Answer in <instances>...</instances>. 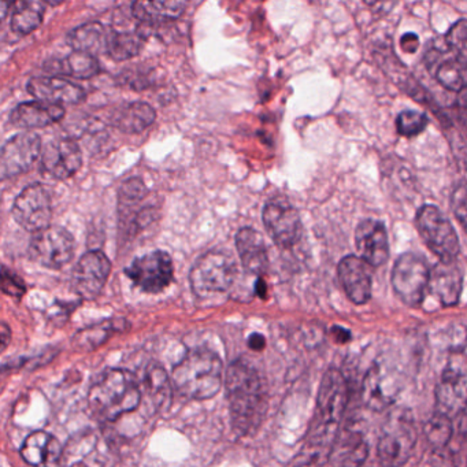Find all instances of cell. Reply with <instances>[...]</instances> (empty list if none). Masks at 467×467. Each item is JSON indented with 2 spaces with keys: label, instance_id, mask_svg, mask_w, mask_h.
I'll return each instance as SVG.
<instances>
[{
  "label": "cell",
  "instance_id": "ffe728a7",
  "mask_svg": "<svg viewBox=\"0 0 467 467\" xmlns=\"http://www.w3.org/2000/svg\"><path fill=\"white\" fill-rule=\"evenodd\" d=\"M370 265L360 256L348 255L338 264V280L355 305H365L371 296Z\"/></svg>",
  "mask_w": 467,
  "mask_h": 467
},
{
  "label": "cell",
  "instance_id": "d6a6232c",
  "mask_svg": "<svg viewBox=\"0 0 467 467\" xmlns=\"http://www.w3.org/2000/svg\"><path fill=\"white\" fill-rule=\"evenodd\" d=\"M423 433H425L426 441L433 450H442L452 437V420L447 415L436 411L423 426Z\"/></svg>",
  "mask_w": 467,
  "mask_h": 467
},
{
  "label": "cell",
  "instance_id": "74e56055",
  "mask_svg": "<svg viewBox=\"0 0 467 467\" xmlns=\"http://www.w3.org/2000/svg\"><path fill=\"white\" fill-rule=\"evenodd\" d=\"M147 193H149V190H147L146 184L138 177L128 180L119 188V199L128 203L141 201L146 198Z\"/></svg>",
  "mask_w": 467,
  "mask_h": 467
},
{
  "label": "cell",
  "instance_id": "3957f363",
  "mask_svg": "<svg viewBox=\"0 0 467 467\" xmlns=\"http://www.w3.org/2000/svg\"><path fill=\"white\" fill-rule=\"evenodd\" d=\"M177 392L192 400H206L217 395L223 384V362L210 349L188 352L173 370Z\"/></svg>",
  "mask_w": 467,
  "mask_h": 467
},
{
  "label": "cell",
  "instance_id": "7c38bea8",
  "mask_svg": "<svg viewBox=\"0 0 467 467\" xmlns=\"http://www.w3.org/2000/svg\"><path fill=\"white\" fill-rule=\"evenodd\" d=\"M348 401V385L343 373L337 368H329L325 373L317 399V423L338 428Z\"/></svg>",
  "mask_w": 467,
  "mask_h": 467
},
{
  "label": "cell",
  "instance_id": "d4e9b609",
  "mask_svg": "<svg viewBox=\"0 0 467 467\" xmlns=\"http://www.w3.org/2000/svg\"><path fill=\"white\" fill-rule=\"evenodd\" d=\"M64 116L65 110L62 106L35 100L18 105L10 114V122L23 130H37L59 121Z\"/></svg>",
  "mask_w": 467,
  "mask_h": 467
},
{
  "label": "cell",
  "instance_id": "2e32d148",
  "mask_svg": "<svg viewBox=\"0 0 467 467\" xmlns=\"http://www.w3.org/2000/svg\"><path fill=\"white\" fill-rule=\"evenodd\" d=\"M42 171L56 180H67L78 173L83 163L80 147L72 139H56L42 151Z\"/></svg>",
  "mask_w": 467,
  "mask_h": 467
},
{
  "label": "cell",
  "instance_id": "30bf717a",
  "mask_svg": "<svg viewBox=\"0 0 467 467\" xmlns=\"http://www.w3.org/2000/svg\"><path fill=\"white\" fill-rule=\"evenodd\" d=\"M125 273L141 291L158 294L173 281V261L165 251H152L136 258Z\"/></svg>",
  "mask_w": 467,
  "mask_h": 467
},
{
  "label": "cell",
  "instance_id": "bcb514c9",
  "mask_svg": "<svg viewBox=\"0 0 467 467\" xmlns=\"http://www.w3.org/2000/svg\"><path fill=\"white\" fill-rule=\"evenodd\" d=\"M73 467H87V466H84L83 463H76L75 466Z\"/></svg>",
  "mask_w": 467,
  "mask_h": 467
},
{
  "label": "cell",
  "instance_id": "ba28073f",
  "mask_svg": "<svg viewBox=\"0 0 467 467\" xmlns=\"http://www.w3.org/2000/svg\"><path fill=\"white\" fill-rule=\"evenodd\" d=\"M16 223L32 234L50 228L53 218V202L50 192L42 184L28 185L21 191L13 204Z\"/></svg>",
  "mask_w": 467,
  "mask_h": 467
},
{
  "label": "cell",
  "instance_id": "9c48e42d",
  "mask_svg": "<svg viewBox=\"0 0 467 467\" xmlns=\"http://www.w3.org/2000/svg\"><path fill=\"white\" fill-rule=\"evenodd\" d=\"M75 239L62 226H50L32 237L29 255L48 269H61L75 255Z\"/></svg>",
  "mask_w": 467,
  "mask_h": 467
},
{
  "label": "cell",
  "instance_id": "ab89813d",
  "mask_svg": "<svg viewBox=\"0 0 467 467\" xmlns=\"http://www.w3.org/2000/svg\"><path fill=\"white\" fill-rule=\"evenodd\" d=\"M452 209L453 214L458 218L459 223H462L467 231V184L462 182L453 191L452 195Z\"/></svg>",
  "mask_w": 467,
  "mask_h": 467
},
{
  "label": "cell",
  "instance_id": "4fadbf2b",
  "mask_svg": "<svg viewBox=\"0 0 467 467\" xmlns=\"http://www.w3.org/2000/svg\"><path fill=\"white\" fill-rule=\"evenodd\" d=\"M42 151V140L36 133L23 132L10 138L0 154L2 179H10L28 171Z\"/></svg>",
  "mask_w": 467,
  "mask_h": 467
},
{
  "label": "cell",
  "instance_id": "d6986e66",
  "mask_svg": "<svg viewBox=\"0 0 467 467\" xmlns=\"http://www.w3.org/2000/svg\"><path fill=\"white\" fill-rule=\"evenodd\" d=\"M436 411L452 418L467 407V374L455 368L442 371L436 387Z\"/></svg>",
  "mask_w": 467,
  "mask_h": 467
},
{
  "label": "cell",
  "instance_id": "6da1fadb",
  "mask_svg": "<svg viewBox=\"0 0 467 467\" xmlns=\"http://www.w3.org/2000/svg\"><path fill=\"white\" fill-rule=\"evenodd\" d=\"M226 395L234 431L240 436L256 431L266 411V395L258 371L243 360L232 363L226 371Z\"/></svg>",
  "mask_w": 467,
  "mask_h": 467
},
{
  "label": "cell",
  "instance_id": "f546056e",
  "mask_svg": "<svg viewBox=\"0 0 467 467\" xmlns=\"http://www.w3.org/2000/svg\"><path fill=\"white\" fill-rule=\"evenodd\" d=\"M45 17V5L36 0H20L13 4L10 28L18 35H29L39 28Z\"/></svg>",
  "mask_w": 467,
  "mask_h": 467
},
{
  "label": "cell",
  "instance_id": "9a60e30c",
  "mask_svg": "<svg viewBox=\"0 0 467 467\" xmlns=\"http://www.w3.org/2000/svg\"><path fill=\"white\" fill-rule=\"evenodd\" d=\"M111 264L102 251H88L73 270V288L83 299H95L110 275Z\"/></svg>",
  "mask_w": 467,
  "mask_h": 467
},
{
  "label": "cell",
  "instance_id": "8fae6325",
  "mask_svg": "<svg viewBox=\"0 0 467 467\" xmlns=\"http://www.w3.org/2000/svg\"><path fill=\"white\" fill-rule=\"evenodd\" d=\"M265 228L273 242L281 248H291L299 242L302 221L299 213L286 199L267 202L262 213Z\"/></svg>",
  "mask_w": 467,
  "mask_h": 467
},
{
  "label": "cell",
  "instance_id": "e0dca14e",
  "mask_svg": "<svg viewBox=\"0 0 467 467\" xmlns=\"http://www.w3.org/2000/svg\"><path fill=\"white\" fill-rule=\"evenodd\" d=\"M355 245L360 258L370 266H382L389 258L387 229L379 221H362L355 231Z\"/></svg>",
  "mask_w": 467,
  "mask_h": 467
},
{
  "label": "cell",
  "instance_id": "4316f807",
  "mask_svg": "<svg viewBox=\"0 0 467 467\" xmlns=\"http://www.w3.org/2000/svg\"><path fill=\"white\" fill-rule=\"evenodd\" d=\"M109 35L110 29L103 24L87 23L70 31L67 43L78 53L97 56L99 53H108Z\"/></svg>",
  "mask_w": 467,
  "mask_h": 467
},
{
  "label": "cell",
  "instance_id": "83f0119b",
  "mask_svg": "<svg viewBox=\"0 0 467 467\" xmlns=\"http://www.w3.org/2000/svg\"><path fill=\"white\" fill-rule=\"evenodd\" d=\"M187 4L180 0H166V2H135L132 13L139 21L146 24H162L177 20L184 13Z\"/></svg>",
  "mask_w": 467,
  "mask_h": 467
},
{
  "label": "cell",
  "instance_id": "836d02e7",
  "mask_svg": "<svg viewBox=\"0 0 467 467\" xmlns=\"http://www.w3.org/2000/svg\"><path fill=\"white\" fill-rule=\"evenodd\" d=\"M428 124V117H426V114L420 113V111H401L398 116V119H396L398 132L401 136H407V138L420 135V132L426 130Z\"/></svg>",
  "mask_w": 467,
  "mask_h": 467
},
{
  "label": "cell",
  "instance_id": "603a6c76",
  "mask_svg": "<svg viewBox=\"0 0 467 467\" xmlns=\"http://www.w3.org/2000/svg\"><path fill=\"white\" fill-rule=\"evenodd\" d=\"M429 288L445 307L458 305L463 288V275L455 262H439L431 270Z\"/></svg>",
  "mask_w": 467,
  "mask_h": 467
},
{
  "label": "cell",
  "instance_id": "ee69618b",
  "mask_svg": "<svg viewBox=\"0 0 467 467\" xmlns=\"http://www.w3.org/2000/svg\"><path fill=\"white\" fill-rule=\"evenodd\" d=\"M248 344H250L251 348L255 349V351H261V349L265 348L264 336L255 333V335L251 336Z\"/></svg>",
  "mask_w": 467,
  "mask_h": 467
},
{
  "label": "cell",
  "instance_id": "5bb4252c",
  "mask_svg": "<svg viewBox=\"0 0 467 467\" xmlns=\"http://www.w3.org/2000/svg\"><path fill=\"white\" fill-rule=\"evenodd\" d=\"M429 73L450 91L461 92L467 87V62L456 56L444 40V46H431L425 54Z\"/></svg>",
  "mask_w": 467,
  "mask_h": 467
},
{
  "label": "cell",
  "instance_id": "52a82bcc",
  "mask_svg": "<svg viewBox=\"0 0 467 467\" xmlns=\"http://www.w3.org/2000/svg\"><path fill=\"white\" fill-rule=\"evenodd\" d=\"M431 281L426 259L415 253L399 256L392 270V286L401 302L410 307H417L425 297Z\"/></svg>",
  "mask_w": 467,
  "mask_h": 467
},
{
  "label": "cell",
  "instance_id": "44dd1931",
  "mask_svg": "<svg viewBox=\"0 0 467 467\" xmlns=\"http://www.w3.org/2000/svg\"><path fill=\"white\" fill-rule=\"evenodd\" d=\"M399 379L393 371L384 370L381 366H373L363 381V401L376 411L388 409L398 395Z\"/></svg>",
  "mask_w": 467,
  "mask_h": 467
},
{
  "label": "cell",
  "instance_id": "1f68e13d",
  "mask_svg": "<svg viewBox=\"0 0 467 467\" xmlns=\"http://www.w3.org/2000/svg\"><path fill=\"white\" fill-rule=\"evenodd\" d=\"M143 46V36L136 32L111 31L109 35L108 56L114 61H127L138 56Z\"/></svg>",
  "mask_w": 467,
  "mask_h": 467
},
{
  "label": "cell",
  "instance_id": "5b68a950",
  "mask_svg": "<svg viewBox=\"0 0 467 467\" xmlns=\"http://www.w3.org/2000/svg\"><path fill=\"white\" fill-rule=\"evenodd\" d=\"M417 444V429L411 415L396 412L388 418L379 445L377 456L382 467H401L407 463Z\"/></svg>",
  "mask_w": 467,
  "mask_h": 467
},
{
  "label": "cell",
  "instance_id": "d590c367",
  "mask_svg": "<svg viewBox=\"0 0 467 467\" xmlns=\"http://www.w3.org/2000/svg\"><path fill=\"white\" fill-rule=\"evenodd\" d=\"M147 388H149L151 396L160 395L161 398L165 399L168 395V376L160 366L150 368L149 373H147Z\"/></svg>",
  "mask_w": 467,
  "mask_h": 467
},
{
  "label": "cell",
  "instance_id": "7bdbcfd3",
  "mask_svg": "<svg viewBox=\"0 0 467 467\" xmlns=\"http://www.w3.org/2000/svg\"><path fill=\"white\" fill-rule=\"evenodd\" d=\"M333 337L337 343L344 344L347 341L351 340V333L349 330H347L346 327H335L332 329Z\"/></svg>",
  "mask_w": 467,
  "mask_h": 467
},
{
  "label": "cell",
  "instance_id": "cb8c5ba5",
  "mask_svg": "<svg viewBox=\"0 0 467 467\" xmlns=\"http://www.w3.org/2000/svg\"><path fill=\"white\" fill-rule=\"evenodd\" d=\"M236 248L240 261L248 275H261L269 266L264 237L254 228L240 229L236 234Z\"/></svg>",
  "mask_w": 467,
  "mask_h": 467
},
{
  "label": "cell",
  "instance_id": "f6af8a7d",
  "mask_svg": "<svg viewBox=\"0 0 467 467\" xmlns=\"http://www.w3.org/2000/svg\"><path fill=\"white\" fill-rule=\"evenodd\" d=\"M12 337L10 336V329L6 324H2V346L4 348H6L7 344H9V338Z\"/></svg>",
  "mask_w": 467,
  "mask_h": 467
},
{
  "label": "cell",
  "instance_id": "8d00e7d4",
  "mask_svg": "<svg viewBox=\"0 0 467 467\" xmlns=\"http://www.w3.org/2000/svg\"><path fill=\"white\" fill-rule=\"evenodd\" d=\"M150 70L143 69V67H130L125 69L119 75L122 84L132 87L133 89H146L147 87L151 86L152 80L149 76Z\"/></svg>",
  "mask_w": 467,
  "mask_h": 467
},
{
  "label": "cell",
  "instance_id": "7402d4cb",
  "mask_svg": "<svg viewBox=\"0 0 467 467\" xmlns=\"http://www.w3.org/2000/svg\"><path fill=\"white\" fill-rule=\"evenodd\" d=\"M21 456L32 467H59L62 447L53 434L34 431L24 441Z\"/></svg>",
  "mask_w": 467,
  "mask_h": 467
},
{
  "label": "cell",
  "instance_id": "b9f144b4",
  "mask_svg": "<svg viewBox=\"0 0 467 467\" xmlns=\"http://www.w3.org/2000/svg\"><path fill=\"white\" fill-rule=\"evenodd\" d=\"M401 48H403L406 53H415L420 47V39H418L417 35L414 34H406L403 35V37L400 39Z\"/></svg>",
  "mask_w": 467,
  "mask_h": 467
},
{
  "label": "cell",
  "instance_id": "7dc6e473",
  "mask_svg": "<svg viewBox=\"0 0 467 467\" xmlns=\"http://www.w3.org/2000/svg\"><path fill=\"white\" fill-rule=\"evenodd\" d=\"M425 467H437V466H425Z\"/></svg>",
  "mask_w": 467,
  "mask_h": 467
},
{
  "label": "cell",
  "instance_id": "4dcf8cb0",
  "mask_svg": "<svg viewBox=\"0 0 467 467\" xmlns=\"http://www.w3.org/2000/svg\"><path fill=\"white\" fill-rule=\"evenodd\" d=\"M368 452V444L362 434L351 431L340 439V442L336 440L332 455H336L337 467H360L365 463Z\"/></svg>",
  "mask_w": 467,
  "mask_h": 467
},
{
  "label": "cell",
  "instance_id": "f1b7e54d",
  "mask_svg": "<svg viewBox=\"0 0 467 467\" xmlns=\"http://www.w3.org/2000/svg\"><path fill=\"white\" fill-rule=\"evenodd\" d=\"M48 72L72 76L76 78H92L100 72L99 61L91 54L73 51L64 59H53L45 65Z\"/></svg>",
  "mask_w": 467,
  "mask_h": 467
},
{
  "label": "cell",
  "instance_id": "f35d334b",
  "mask_svg": "<svg viewBox=\"0 0 467 467\" xmlns=\"http://www.w3.org/2000/svg\"><path fill=\"white\" fill-rule=\"evenodd\" d=\"M108 333L109 329L98 325V327H89V329L78 333V335H76V341H78V347H86V348L97 347L108 338Z\"/></svg>",
  "mask_w": 467,
  "mask_h": 467
},
{
  "label": "cell",
  "instance_id": "e575fe53",
  "mask_svg": "<svg viewBox=\"0 0 467 467\" xmlns=\"http://www.w3.org/2000/svg\"><path fill=\"white\" fill-rule=\"evenodd\" d=\"M448 47L467 62V20H459L445 36Z\"/></svg>",
  "mask_w": 467,
  "mask_h": 467
},
{
  "label": "cell",
  "instance_id": "277c9868",
  "mask_svg": "<svg viewBox=\"0 0 467 467\" xmlns=\"http://www.w3.org/2000/svg\"><path fill=\"white\" fill-rule=\"evenodd\" d=\"M236 280L234 259L223 251L203 254L193 265L190 275L191 288L199 299L229 294Z\"/></svg>",
  "mask_w": 467,
  "mask_h": 467
},
{
  "label": "cell",
  "instance_id": "ac0fdd59",
  "mask_svg": "<svg viewBox=\"0 0 467 467\" xmlns=\"http://www.w3.org/2000/svg\"><path fill=\"white\" fill-rule=\"evenodd\" d=\"M29 94L40 102L57 106H72L83 102L86 91L83 87L61 78H34L29 80Z\"/></svg>",
  "mask_w": 467,
  "mask_h": 467
},
{
  "label": "cell",
  "instance_id": "484cf974",
  "mask_svg": "<svg viewBox=\"0 0 467 467\" xmlns=\"http://www.w3.org/2000/svg\"><path fill=\"white\" fill-rule=\"evenodd\" d=\"M157 114L144 102L127 103L111 113L110 124L125 133H139L154 124Z\"/></svg>",
  "mask_w": 467,
  "mask_h": 467
},
{
  "label": "cell",
  "instance_id": "60d3db41",
  "mask_svg": "<svg viewBox=\"0 0 467 467\" xmlns=\"http://www.w3.org/2000/svg\"><path fill=\"white\" fill-rule=\"evenodd\" d=\"M2 284H4V292L12 296L20 297L26 294V285L24 281L21 280L15 273L9 272L6 267H4V275H2Z\"/></svg>",
  "mask_w": 467,
  "mask_h": 467
},
{
  "label": "cell",
  "instance_id": "8992f818",
  "mask_svg": "<svg viewBox=\"0 0 467 467\" xmlns=\"http://www.w3.org/2000/svg\"><path fill=\"white\" fill-rule=\"evenodd\" d=\"M415 223L426 247L439 256L440 262H455L461 251L458 234L450 220L436 206L426 204L420 207Z\"/></svg>",
  "mask_w": 467,
  "mask_h": 467
},
{
  "label": "cell",
  "instance_id": "7a4b0ae2",
  "mask_svg": "<svg viewBox=\"0 0 467 467\" xmlns=\"http://www.w3.org/2000/svg\"><path fill=\"white\" fill-rule=\"evenodd\" d=\"M141 400L140 388L132 373L122 368L105 371L92 385L88 404L95 417L113 422L138 409Z\"/></svg>",
  "mask_w": 467,
  "mask_h": 467
}]
</instances>
